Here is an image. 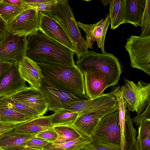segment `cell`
I'll list each match as a JSON object with an SVG mask.
<instances>
[{
	"label": "cell",
	"instance_id": "obj_1",
	"mask_svg": "<svg viewBox=\"0 0 150 150\" xmlns=\"http://www.w3.org/2000/svg\"><path fill=\"white\" fill-rule=\"evenodd\" d=\"M27 40L25 56L31 59L49 65H75L74 52L43 33L31 34Z\"/></svg>",
	"mask_w": 150,
	"mask_h": 150
},
{
	"label": "cell",
	"instance_id": "obj_2",
	"mask_svg": "<svg viewBox=\"0 0 150 150\" xmlns=\"http://www.w3.org/2000/svg\"><path fill=\"white\" fill-rule=\"evenodd\" d=\"M40 67L42 79L56 88L89 99L84 89L83 74L77 66L49 65L37 62Z\"/></svg>",
	"mask_w": 150,
	"mask_h": 150
},
{
	"label": "cell",
	"instance_id": "obj_3",
	"mask_svg": "<svg viewBox=\"0 0 150 150\" xmlns=\"http://www.w3.org/2000/svg\"><path fill=\"white\" fill-rule=\"evenodd\" d=\"M76 63L83 74L95 70L103 73L108 87L118 84L121 73V67L118 59L112 54H100L93 50L77 59Z\"/></svg>",
	"mask_w": 150,
	"mask_h": 150
},
{
	"label": "cell",
	"instance_id": "obj_4",
	"mask_svg": "<svg viewBox=\"0 0 150 150\" xmlns=\"http://www.w3.org/2000/svg\"><path fill=\"white\" fill-rule=\"evenodd\" d=\"M46 13L59 25L67 34L74 45L77 59L89 52L86 47L85 40L81 35L67 0H58L50 11Z\"/></svg>",
	"mask_w": 150,
	"mask_h": 150
},
{
	"label": "cell",
	"instance_id": "obj_5",
	"mask_svg": "<svg viewBox=\"0 0 150 150\" xmlns=\"http://www.w3.org/2000/svg\"><path fill=\"white\" fill-rule=\"evenodd\" d=\"M64 109L77 112L78 116L90 114L101 118L118 110L119 107L117 98L111 91L95 98L78 102Z\"/></svg>",
	"mask_w": 150,
	"mask_h": 150
},
{
	"label": "cell",
	"instance_id": "obj_6",
	"mask_svg": "<svg viewBox=\"0 0 150 150\" xmlns=\"http://www.w3.org/2000/svg\"><path fill=\"white\" fill-rule=\"evenodd\" d=\"M125 85L121 92L126 101L129 111H135L137 116L142 114L150 104V83L142 81L135 83L124 78Z\"/></svg>",
	"mask_w": 150,
	"mask_h": 150
},
{
	"label": "cell",
	"instance_id": "obj_7",
	"mask_svg": "<svg viewBox=\"0 0 150 150\" xmlns=\"http://www.w3.org/2000/svg\"><path fill=\"white\" fill-rule=\"evenodd\" d=\"M132 67L143 71L150 75V36L141 37L131 35L125 46Z\"/></svg>",
	"mask_w": 150,
	"mask_h": 150
},
{
	"label": "cell",
	"instance_id": "obj_8",
	"mask_svg": "<svg viewBox=\"0 0 150 150\" xmlns=\"http://www.w3.org/2000/svg\"><path fill=\"white\" fill-rule=\"evenodd\" d=\"M119 111L102 117L92 134L93 140L109 145L120 146L121 133Z\"/></svg>",
	"mask_w": 150,
	"mask_h": 150
},
{
	"label": "cell",
	"instance_id": "obj_9",
	"mask_svg": "<svg viewBox=\"0 0 150 150\" xmlns=\"http://www.w3.org/2000/svg\"><path fill=\"white\" fill-rule=\"evenodd\" d=\"M38 88L45 96L48 105V110L54 112L78 102L88 100L56 88L45 82L42 79Z\"/></svg>",
	"mask_w": 150,
	"mask_h": 150
},
{
	"label": "cell",
	"instance_id": "obj_10",
	"mask_svg": "<svg viewBox=\"0 0 150 150\" xmlns=\"http://www.w3.org/2000/svg\"><path fill=\"white\" fill-rule=\"evenodd\" d=\"M40 13L35 8H28L7 23L8 31L19 36H26L38 32Z\"/></svg>",
	"mask_w": 150,
	"mask_h": 150
},
{
	"label": "cell",
	"instance_id": "obj_11",
	"mask_svg": "<svg viewBox=\"0 0 150 150\" xmlns=\"http://www.w3.org/2000/svg\"><path fill=\"white\" fill-rule=\"evenodd\" d=\"M26 36H19L8 31L0 42V60L18 62L26 56Z\"/></svg>",
	"mask_w": 150,
	"mask_h": 150
},
{
	"label": "cell",
	"instance_id": "obj_12",
	"mask_svg": "<svg viewBox=\"0 0 150 150\" xmlns=\"http://www.w3.org/2000/svg\"><path fill=\"white\" fill-rule=\"evenodd\" d=\"M39 32L69 49L76 54L74 45L59 25L46 12H39Z\"/></svg>",
	"mask_w": 150,
	"mask_h": 150
},
{
	"label": "cell",
	"instance_id": "obj_13",
	"mask_svg": "<svg viewBox=\"0 0 150 150\" xmlns=\"http://www.w3.org/2000/svg\"><path fill=\"white\" fill-rule=\"evenodd\" d=\"M18 69V62L12 61L11 66L0 76V98L7 97L27 86Z\"/></svg>",
	"mask_w": 150,
	"mask_h": 150
},
{
	"label": "cell",
	"instance_id": "obj_14",
	"mask_svg": "<svg viewBox=\"0 0 150 150\" xmlns=\"http://www.w3.org/2000/svg\"><path fill=\"white\" fill-rule=\"evenodd\" d=\"M77 23L78 27L86 34L85 46L86 49L93 48V43L94 41H96L98 47L101 49L102 53H106L104 42L106 32L110 24L109 14L105 20L103 18L94 24H85L80 21L77 22Z\"/></svg>",
	"mask_w": 150,
	"mask_h": 150
},
{
	"label": "cell",
	"instance_id": "obj_15",
	"mask_svg": "<svg viewBox=\"0 0 150 150\" xmlns=\"http://www.w3.org/2000/svg\"><path fill=\"white\" fill-rule=\"evenodd\" d=\"M28 105L36 110L40 116H44L48 110V106L45 96L38 88L30 86L7 97Z\"/></svg>",
	"mask_w": 150,
	"mask_h": 150
},
{
	"label": "cell",
	"instance_id": "obj_16",
	"mask_svg": "<svg viewBox=\"0 0 150 150\" xmlns=\"http://www.w3.org/2000/svg\"><path fill=\"white\" fill-rule=\"evenodd\" d=\"M86 94L89 99L95 98L103 94L108 87L105 74L99 71H93L83 74Z\"/></svg>",
	"mask_w": 150,
	"mask_h": 150
},
{
	"label": "cell",
	"instance_id": "obj_17",
	"mask_svg": "<svg viewBox=\"0 0 150 150\" xmlns=\"http://www.w3.org/2000/svg\"><path fill=\"white\" fill-rule=\"evenodd\" d=\"M18 69L22 78L30 86L36 88L40 86L42 75L36 62L24 57L18 62Z\"/></svg>",
	"mask_w": 150,
	"mask_h": 150
},
{
	"label": "cell",
	"instance_id": "obj_18",
	"mask_svg": "<svg viewBox=\"0 0 150 150\" xmlns=\"http://www.w3.org/2000/svg\"><path fill=\"white\" fill-rule=\"evenodd\" d=\"M146 0H125L124 23L140 26Z\"/></svg>",
	"mask_w": 150,
	"mask_h": 150
},
{
	"label": "cell",
	"instance_id": "obj_19",
	"mask_svg": "<svg viewBox=\"0 0 150 150\" xmlns=\"http://www.w3.org/2000/svg\"><path fill=\"white\" fill-rule=\"evenodd\" d=\"M51 117L52 115L40 116L13 126L14 129L23 133L36 135L53 127L51 122Z\"/></svg>",
	"mask_w": 150,
	"mask_h": 150
},
{
	"label": "cell",
	"instance_id": "obj_20",
	"mask_svg": "<svg viewBox=\"0 0 150 150\" xmlns=\"http://www.w3.org/2000/svg\"><path fill=\"white\" fill-rule=\"evenodd\" d=\"M35 135L23 133L13 129L0 135V146L4 148L25 146L27 142Z\"/></svg>",
	"mask_w": 150,
	"mask_h": 150
},
{
	"label": "cell",
	"instance_id": "obj_21",
	"mask_svg": "<svg viewBox=\"0 0 150 150\" xmlns=\"http://www.w3.org/2000/svg\"><path fill=\"white\" fill-rule=\"evenodd\" d=\"M101 118L90 114L78 116L73 125L83 137L92 139L93 131Z\"/></svg>",
	"mask_w": 150,
	"mask_h": 150
},
{
	"label": "cell",
	"instance_id": "obj_22",
	"mask_svg": "<svg viewBox=\"0 0 150 150\" xmlns=\"http://www.w3.org/2000/svg\"><path fill=\"white\" fill-rule=\"evenodd\" d=\"M112 91L117 98L119 107V118L121 133L120 147L121 150H126L127 148L126 144L125 133L126 122L125 113L127 108V103L122 96L121 92V87H114L112 88Z\"/></svg>",
	"mask_w": 150,
	"mask_h": 150
},
{
	"label": "cell",
	"instance_id": "obj_23",
	"mask_svg": "<svg viewBox=\"0 0 150 150\" xmlns=\"http://www.w3.org/2000/svg\"><path fill=\"white\" fill-rule=\"evenodd\" d=\"M35 118L10 108L0 107V123L2 124L13 126L27 122Z\"/></svg>",
	"mask_w": 150,
	"mask_h": 150
},
{
	"label": "cell",
	"instance_id": "obj_24",
	"mask_svg": "<svg viewBox=\"0 0 150 150\" xmlns=\"http://www.w3.org/2000/svg\"><path fill=\"white\" fill-rule=\"evenodd\" d=\"M125 0H111L109 4V19L110 28L115 30L124 23Z\"/></svg>",
	"mask_w": 150,
	"mask_h": 150
},
{
	"label": "cell",
	"instance_id": "obj_25",
	"mask_svg": "<svg viewBox=\"0 0 150 150\" xmlns=\"http://www.w3.org/2000/svg\"><path fill=\"white\" fill-rule=\"evenodd\" d=\"M93 139L81 137L62 143L54 144L48 142L43 150H80L90 143Z\"/></svg>",
	"mask_w": 150,
	"mask_h": 150
},
{
	"label": "cell",
	"instance_id": "obj_26",
	"mask_svg": "<svg viewBox=\"0 0 150 150\" xmlns=\"http://www.w3.org/2000/svg\"><path fill=\"white\" fill-rule=\"evenodd\" d=\"M53 128L57 135V140L52 143L54 144L62 143L82 137L73 125H54Z\"/></svg>",
	"mask_w": 150,
	"mask_h": 150
},
{
	"label": "cell",
	"instance_id": "obj_27",
	"mask_svg": "<svg viewBox=\"0 0 150 150\" xmlns=\"http://www.w3.org/2000/svg\"><path fill=\"white\" fill-rule=\"evenodd\" d=\"M0 107H7L33 117L40 116L39 112L34 108L19 101L3 97L0 98Z\"/></svg>",
	"mask_w": 150,
	"mask_h": 150
},
{
	"label": "cell",
	"instance_id": "obj_28",
	"mask_svg": "<svg viewBox=\"0 0 150 150\" xmlns=\"http://www.w3.org/2000/svg\"><path fill=\"white\" fill-rule=\"evenodd\" d=\"M78 116L77 112L62 109L52 115L51 123L53 126L73 125Z\"/></svg>",
	"mask_w": 150,
	"mask_h": 150
},
{
	"label": "cell",
	"instance_id": "obj_29",
	"mask_svg": "<svg viewBox=\"0 0 150 150\" xmlns=\"http://www.w3.org/2000/svg\"><path fill=\"white\" fill-rule=\"evenodd\" d=\"M26 8L12 5L0 0V16L7 23Z\"/></svg>",
	"mask_w": 150,
	"mask_h": 150
},
{
	"label": "cell",
	"instance_id": "obj_30",
	"mask_svg": "<svg viewBox=\"0 0 150 150\" xmlns=\"http://www.w3.org/2000/svg\"><path fill=\"white\" fill-rule=\"evenodd\" d=\"M23 0L27 8H35L41 12H49L58 1V0Z\"/></svg>",
	"mask_w": 150,
	"mask_h": 150
},
{
	"label": "cell",
	"instance_id": "obj_31",
	"mask_svg": "<svg viewBox=\"0 0 150 150\" xmlns=\"http://www.w3.org/2000/svg\"><path fill=\"white\" fill-rule=\"evenodd\" d=\"M126 122V136L127 147L128 148L132 145L136 140V136L137 132L133 126V123L130 117L128 110H126L125 113Z\"/></svg>",
	"mask_w": 150,
	"mask_h": 150
},
{
	"label": "cell",
	"instance_id": "obj_32",
	"mask_svg": "<svg viewBox=\"0 0 150 150\" xmlns=\"http://www.w3.org/2000/svg\"><path fill=\"white\" fill-rule=\"evenodd\" d=\"M82 149L83 150H121L120 146L109 145L93 140Z\"/></svg>",
	"mask_w": 150,
	"mask_h": 150
},
{
	"label": "cell",
	"instance_id": "obj_33",
	"mask_svg": "<svg viewBox=\"0 0 150 150\" xmlns=\"http://www.w3.org/2000/svg\"><path fill=\"white\" fill-rule=\"evenodd\" d=\"M140 141L147 137H150V119H145L138 127V132Z\"/></svg>",
	"mask_w": 150,
	"mask_h": 150
},
{
	"label": "cell",
	"instance_id": "obj_34",
	"mask_svg": "<svg viewBox=\"0 0 150 150\" xmlns=\"http://www.w3.org/2000/svg\"><path fill=\"white\" fill-rule=\"evenodd\" d=\"M35 137L49 142L53 143L57 140V135L52 127L39 133L36 135Z\"/></svg>",
	"mask_w": 150,
	"mask_h": 150
},
{
	"label": "cell",
	"instance_id": "obj_35",
	"mask_svg": "<svg viewBox=\"0 0 150 150\" xmlns=\"http://www.w3.org/2000/svg\"><path fill=\"white\" fill-rule=\"evenodd\" d=\"M49 142L41 138L35 137L30 140L25 146L38 150H43V147Z\"/></svg>",
	"mask_w": 150,
	"mask_h": 150
},
{
	"label": "cell",
	"instance_id": "obj_36",
	"mask_svg": "<svg viewBox=\"0 0 150 150\" xmlns=\"http://www.w3.org/2000/svg\"><path fill=\"white\" fill-rule=\"evenodd\" d=\"M145 119H150V104L142 114L133 118L132 120L133 123H135L136 126L139 127L142 121Z\"/></svg>",
	"mask_w": 150,
	"mask_h": 150
},
{
	"label": "cell",
	"instance_id": "obj_37",
	"mask_svg": "<svg viewBox=\"0 0 150 150\" xmlns=\"http://www.w3.org/2000/svg\"><path fill=\"white\" fill-rule=\"evenodd\" d=\"M150 0H146L145 6L142 16L140 25L142 29L148 22L150 21Z\"/></svg>",
	"mask_w": 150,
	"mask_h": 150
},
{
	"label": "cell",
	"instance_id": "obj_38",
	"mask_svg": "<svg viewBox=\"0 0 150 150\" xmlns=\"http://www.w3.org/2000/svg\"><path fill=\"white\" fill-rule=\"evenodd\" d=\"M150 137H147L140 141L138 135L136 139L138 142L139 150H150Z\"/></svg>",
	"mask_w": 150,
	"mask_h": 150
},
{
	"label": "cell",
	"instance_id": "obj_39",
	"mask_svg": "<svg viewBox=\"0 0 150 150\" xmlns=\"http://www.w3.org/2000/svg\"><path fill=\"white\" fill-rule=\"evenodd\" d=\"M8 32L7 23L0 16V42L5 37Z\"/></svg>",
	"mask_w": 150,
	"mask_h": 150
},
{
	"label": "cell",
	"instance_id": "obj_40",
	"mask_svg": "<svg viewBox=\"0 0 150 150\" xmlns=\"http://www.w3.org/2000/svg\"><path fill=\"white\" fill-rule=\"evenodd\" d=\"M12 61H7L0 60V76L11 65Z\"/></svg>",
	"mask_w": 150,
	"mask_h": 150
},
{
	"label": "cell",
	"instance_id": "obj_41",
	"mask_svg": "<svg viewBox=\"0 0 150 150\" xmlns=\"http://www.w3.org/2000/svg\"><path fill=\"white\" fill-rule=\"evenodd\" d=\"M4 2L14 6L27 8L23 0H3Z\"/></svg>",
	"mask_w": 150,
	"mask_h": 150
},
{
	"label": "cell",
	"instance_id": "obj_42",
	"mask_svg": "<svg viewBox=\"0 0 150 150\" xmlns=\"http://www.w3.org/2000/svg\"><path fill=\"white\" fill-rule=\"evenodd\" d=\"M150 36V21H149L142 29L140 37H144Z\"/></svg>",
	"mask_w": 150,
	"mask_h": 150
},
{
	"label": "cell",
	"instance_id": "obj_43",
	"mask_svg": "<svg viewBox=\"0 0 150 150\" xmlns=\"http://www.w3.org/2000/svg\"><path fill=\"white\" fill-rule=\"evenodd\" d=\"M3 149L5 150H38L25 146H13Z\"/></svg>",
	"mask_w": 150,
	"mask_h": 150
},
{
	"label": "cell",
	"instance_id": "obj_44",
	"mask_svg": "<svg viewBox=\"0 0 150 150\" xmlns=\"http://www.w3.org/2000/svg\"><path fill=\"white\" fill-rule=\"evenodd\" d=\"M126 150H139L138 140L136 139L133 143Z\"/></svg>",
	"mask_w": 150,
	"mask_h": 150
},
{
	"label": "cell",
	"instance_id": "obj_45",
	"mask_svg": "<svg viewBox=\"0 0 150 150\" xmlns=\"http://www.w3.org/2000/svg\"><path fill=\"white\" fill-rule=\"evenodd\" d=\"M111 0H101V1L104 6L105 7L108 4H109Z\"/></svg>",
	"mask_w": 150,
	"mask_h": 150
},
{
	"label": "cell",
	"instance_id": "obj_46",
	"mask_svg": "<svg viewBox=\"0 0 150 150\" xmlns=\"http://www.w3.org/2000/svg\"><path fill=\"white\" fill-rule=\"evenodd\" d=\"M0 150H5L3 149L0 146Z\"/></svg>",
	"mask_w": 150,
	"mask_h": 150
},
{
	"label": "cell",
	"instance_id": "obj_47",
	"mask_svg": "<svg viewBox=\"0 0 150 150\" xmlns=\"http://www.w3.org/2000/svg\"><path fill=\"white\" fill-rule=\"evenodd\" d=\"M81 150H83L82 149H81Z\"/></svg>",
	"mask_w": 150,
	"mask_h": 150
},
{
	"label": "cell",
	"instance_id": "obj_48",
	"mask_svg": "<svg viewBox=\"0 0 150 150\" xmlns=\"http://www.w3.org/2000/svg\"></svg>",
	"mask_w": 150,
	"mask_h": 150
}]
</instances>
